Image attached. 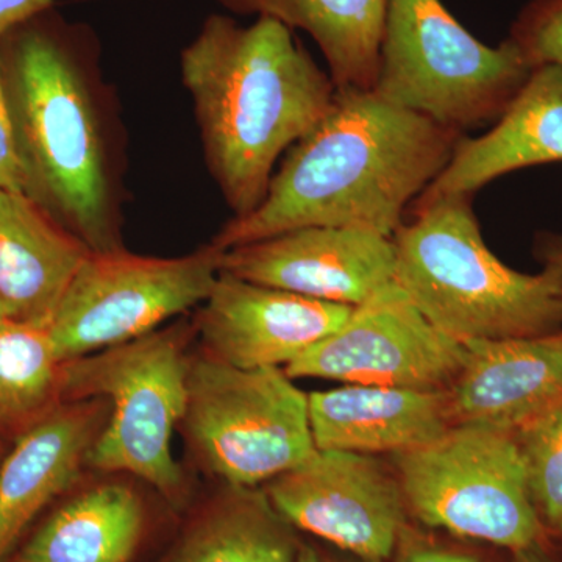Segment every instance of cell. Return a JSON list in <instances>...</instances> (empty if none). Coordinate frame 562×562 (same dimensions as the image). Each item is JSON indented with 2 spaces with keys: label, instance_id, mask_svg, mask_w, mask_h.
<instances>
[{
  "label": "cell",
  "instance_id": "1",
  "mask_svg": "<svg viewBox=\"0 0 562 562\" xmlns=\"http://www.w3.org/2000/svg\"><path fill=\"white\" fill-rule=\"evenodd\" d=\"M461 136L372 90H338L324 120L291 147L260 205L233 217L211 246L224 251L306 227L392 238Z\"/></svg>",
  "mask_w": 562,
  "mask_h": 562
},
{
  "label": "cell",
  "instance_id": "2",
  "mask_svg": "<svg viewBox=\"0 0 562 562\" xmlns=\"http://www.w3.org/2000/svg\"><path fill=\"white\" fill-rule=\"evenodd\" d=\"M181 76L235 217L260 205L276 162L324 120L338 91L291 29L265 16L250 27L206 18L181 52Z\"/></svg>",
  "mask_w": 562,
  "mask_h": 562
},
{
  "label": "cell",
  "instance_id": "3",
  "mask_svg": "<svg viewBox=\"0 0 562 562\" xmlns=\"http://www.w3.org/2000/svg\"><path fill=\"white\" fill-rule=\"evenodd\" d=\"M394 281L428 321L461 344L562 328V272L509 268L484 243L473 195L413 205L392 236Z\"/></svg>",
  "mask_w": 562,
  "mask_h": 562
},
{
  "label": "cell",
  "instance_id": "4",
  "mask_svg": "<svg viewBox=\"0 0 562 562\" xmlns=\"http://www.w3.org/2000/svg\"><path fill=\"white\" fill-rule=\"evenodd\" d=\"M13 31L7 94L29 190L36 187L88 249H120L101 135L72 47L41 25Z\"/></svg>",
  "mask_w": 562,
  "mask_h": 562
},
{
  "label": "cell",
  "instance_id": "5",
  "mask_svg": "<svg viewBox=\"0 0 562 562\" xmlns=\"http://www.w3.org/2000/svg\"><path fill=\"white\" fill-rule=\"evenodd\" d=\"M194 335V324L180 321L63 368V401L109 402V420L88 468L136 476L173 506L187 495L171 441L187 408L188 344Z\"/></svg>",
  "mask_w": 562,
  "mask_h": 562
},
{
  "label": "cell",
  "instance_id": "6",
  "mask_svg": "<svg viewBox=\"0 0 562 562\" xmlns=\"http://www.w3.org/2000/svg\"><path fill=\"white\" fill-rule=\"evenodd\" d=\"M532 69L512 41L486 46L441 0H387L372 91L458 133L495 124Z\"/></svg>",
  "mask_w": 562,
  "mask_h": 562
},
{
  "label": "cell",
  "instance_id": "7",
  "mask_svg": "<svg viewBox=\"0 0 562 562\" xmlns=\"http://www.w3.org/2000/svg\"><path fill=\"white\" fill-rule=\"evenodd\" d=\"M179 428L225 486L260 487L317 452L308 395L283 369L233 368L203 351L191 355Z\"/></svg>",
  "mask_w": 562,
  "mask_h": 562
},
{
  "label": "cell",
  "instance_id": "8",
  "mask_svg": "<svg viewBox=\"0 0 562 562\" xmlns=\"http://www.w3.org/2000/svg\"><path fill=\"white\" fill-rule=\"evenodd\" d=\"M391 460L406 508L422 524L512 552L542 542L514 431L458 424Z\"/></svg>",
  "mask_w": 562,
  "mask_h": 562
},
{
  "label": "cell",
  "instance_id": "9",
  "mask_svg": "<svg viewBox=\"0 0 562 562\" xmlns=\"http://www.w3.org/2000/svg\"><path fill=\"white\" fill-rule=\"evenodd\" d=\"M214 246L180 258L90 250L47 328L63 362L135 341L209 299L221 272Z\"/></svg>",
  "mask_w": 562,
  "mask_h": 562
},
{
  "label": "cell",
  "instance_id": "10",
  "mask_svg": "<svg viewBox=\"0 0 562 562\" xmlns=\"http://www.w3.org/2000/svg\"><path fill=\"white\" fill-rule=\"evenodd\" d=\"M465 357L464 344L436 328L392 281L283 371L291 379L447 391Z\"/></svg>",
  "mask_w": 562,
  "mask_h": 562
},
{
  "label": "cell",
  "instance_id": "11",
  "mask_svg": "<svg viewBox=\"0 0 562 562\" xmlns=\"http://www.w3.org/2000/svg\"><path fill=\"white\" fill-rule=\"evenodd\" d=\"M265 492L291 527L366 562L391 560L406 527L397 475L372 454L317 450Z\"/></svg>",
  "mask_w": 562,
  "mask_h": 562
},
{
  "label": "cell",
  "instance_id": "12",
  "mask_svg": "<svg viewBox=\"0 0 562 562\" xmlns=\"http://www.w3.org/2000/svg\"><path fill=\"white\" fill-rule=\"evenodd\" d=\"M390 236L350 227H306L222 254L221 271L314 301L358 306L394 281Z\"/></svg>",
  "mask_w": 562,
  "mask_h": 562
},
{
  "label": "cell",
  "instance_id": "13",
  "mask_svg": "<svg viewBox=\"0 0 562 562\" xmlns=\"http://www.w3.org/2000/svg\"><path fill=\"white\" fill-rule=\"evenodd\" d=\"M351 310L221 271L192 324L203 353L214 360L281 369L338 330Z\"/></svg>",
  "mask_w": 562,
  "mask_h": 562
},
{
  "label": "cell",
  "instance_id": "14",
  "mask_svg": "<svg viewBox=\"0 0 562 562\" xmlns=\"http://www.w3.org/2000/svg\"><path fill=\"white\" fill-rule=\"evenodd\" d=\"M109 414L103 398L63 402L18 435L0 464V562L36 516L79 482Z\"/></svg>",
  "mask_w": 562,
  "mask_h": 562
},
{
  "label": "cell",
  "instance_id": "15",
  "mask_svg": "<svg viewBox=\"0 0 562 562\" xmlns=\"http://www.w3.org/2000/svg\"><path fill=\"white\" fill-rule=\"evenodd\" d=\"M464 346V366L447 390L454 425L516 431L562 403V328Z\"/></svg>",
  "mask_w": 562,
  "mask_h": 562
},
{
  "label": "cell",
  "instance_id": "16",
  "mask_svg": "<svg viewBox=\"0 0 562 562\" xmlns=\"http://www.w3.org/2000/svg\"><path fill=\"white\" fill-rule=\"evenodd\" d=\"M554 162H562V66L550 65L532 69L490 131L479 138L461 136L443 171L414 205L473 195L508 173Z\"/></svg>",
  "mask_w": 562,
  "mask_h": 562
},
{
  "label": "cell",
  "instance_id": "17",
  "mask_svg": "<svg viewBox=\"0 0 562 562\" xmlns=\"http://www.w3.org/2000/svg\"><path fill=\"white\" fill-rule=\"evenodd\" d=\"M317 450L361 454L405 453L453 427L447 391L346 384L308 394Z\"/></svg>",
  "mask_w": 562,
  "mask_h": 562
},
{
  "label": "cell",
  "instance_id": "18",
  "mask_svg": "<svg viewBox=\"0 0 562 562\" xmlns=\"http://www.w3.org/2000/svg\"><path fill=\"white\" fill-rule=\"evenodd\" d=\"M88 251L29 194L0 190V301L11 319L49 324Z\"/></svg>",
  "mask_w": 562,
  "mask_h": 562
},
{
  "label": "cell",
  "instance_id": "19",
  "mask_svg": "<svg viewBox=\"0 0 562 562\" xmlns=\"http://www.w3.org/2000/svg\"><path fill=\"white\" fill-rule=\"evenodd\" d=\"M143 501L124 483L77 492L5 562H128L143 539Z\"/></svg>",
  "mask_w": 562,
  "mask_h": 562
},
{
  "label": "cell",
  "instance_id": "20",
  "mask_svg": "<svg viewBox=\"0 0 562 562\" xmlns=\"http://www.w3.org/2000/svg\"><path fill=\"white\" fill-rule=\"evenodd\" d=\"M238 14L272 18L308 33L338 90H372L387 0H217Z\"/></svg>",
  "mask_w": 562,
  "mask_h": 562
},
{
  "label": "cell",
  "instance_id": "21",
  "mask_svg": "<svg viewBox=\"0 0 562 562\" xmlns=\"http://www.w3.org/2000/svg\"><path fill=\"white\" fill-rule=\"evenodd\" d=\"M290 527L265 490L225 486L158 562H295Z\"/></svg>",
  "mask_w": 562,
  "mask_h": 562
},
{
  "label": "cell",
  "instance_id": "22",
  "mask_svg": "<svg viewBox=\"0 0 562 562\" xmlns=\"http://www.w3.org/2000/svg\"><path fill=\"white\" fill-rule=\"evenodd\" d=\"M63 368L47 325L0 324V432L21 435L65 402Z\"/></svg>",
  "mask_w": 562,
  "mask_h": 562
},
{
  "label": "cell",
  "instance_id": "23",
  "mask_svg": "<svg viewBox=\"0 0 562 562\" xmlns=\"http://www.w3.org/2000/svg\"><path fill=\"white\" fill-rule=\"evenodd\" d=\"M543 530L562 535V403L514 431Z\"/></svg>",
  "mask_w": 562,
  "mask_h": 562
},
{
  "label": "cell",
  "instance_id": "24",
  "mask_svg": "<svg viewBox=\"0 0 562 562\" xmlns=\"http://www.w3.org/2000/svg\"><path fill=\"white\" fill-rule=\"evenodd\" d=\"M508 40L531 69L562 66V0H528L513 21Z\"/></svg>",
  "mask_w": 562,
  "mask_h": 562
},
{
  "label": "cell",
  "instance_id": "25",
  "mask_svg": "<svg viewBox=\"0 0 562 562\" xmlns=\"http://www.w3.org/2000/svg\"><path fill=\"white\" fill-rule=\"evenodd\" d=\"M0 190L29 192V177L11 114L0 57Z\"/></svg>",
  "mask_w": 562,
  "mask_h": 562
},
{
  "label": "cell",
  "instance_id": "26",
  "mask_svg": "<svg viewBox=\"0 0 562 562\" xmlns=\"http://www.w3.org/2000/svg\"><path fill=\"white\" fill-rule=\"evenodd\" d=\"M395 562H486L476 554L427 541L405 527L395 549Z\"/></svg>",
  "mask_w": 562,
  "mask_h": 562
},
{
  "label": "cell",
  "instance_id": "27",
  "mask_svg": "<svg viewBox=\"0 0 562 562\" xmlns=\"http://www.w3.org/2000/svg\"><path fill=\"white\" fill-rule=\"evenodd\" d=\"M55 0H0V38L50 9Z\"/></svg>",
  "mask_w": 562,
  "mask_h": 562
},
{
  "label": "cell",
  "instance_id": "28",
  "mask_svg": "<svg viewBox=\"0 0 562 562\" xmlns=\"http://www.w3.org/2000/svg\"><path fill=\"white\" fill-rule=\"evenodd\" d=\"M536 249L541 260L554 262L562 272V235L549 233V235L539 236Z\"/></svg>",
  "mask_w": 562,
  "mask_h": 562
},
{
  "label": "cell",
  "instance_id": "29",
  "mask_svg": "<svg viewBox=\"0 0 562 562\" xmlns=\"http://www.w3.org/2000/svg\"><path fill=\"white\" fill-rule=\"evenodd\" d=\"M513 562H553L550 560L549 554L543 550L542 542L536 546L528 547V549L517 550L513 552Z\"/></svg>",
  "mask_w": 562,
  "mask_h": 562
},
{
  "label": "cell",
  "instance_id": "30",
  "mask_svg": "<svg viewBox=\"0 0 562 562\" xmlns=\"http://www.w3.org/2000/svg\"><path fill=\"white\" fill-rule=\"evenodd\" d=\"M295 562H330L325 560L324 557L312 546H299L297 557Z\"/></svg>",
  "mask_w": 562,
  "mask_h": 562
},
{
  "label": "cell",
  "instance_id": "31",
  "mask_svg": "<svg viewBox=\"0 0 562 562\" xmlns=\"http://www.w3.org/2000/svg\"><path fill=\"white\" fill-rule=\"evenodd\" d=\"M7 319H11V317L9 316V312H7L5 306H3L2 301H0V324Z\"/></svg>",
  "mask_w": 562,
  "mask_h": 562
},
{
  "label": "cell",
  "instance_id": "32",
  "mask_svg": "<svg viewBox=\"0 0 562 562\" xmlns=\"http://www.w3.org/2000/svg\"><path fill=\"white\" fill-rule=\"evenodd\" d=\"M3 457H5V454H3L2 447H0V464H2Z\"/></svg>",
  "mask_w": 562,
  "mask_h": 562
}]
</instances>
